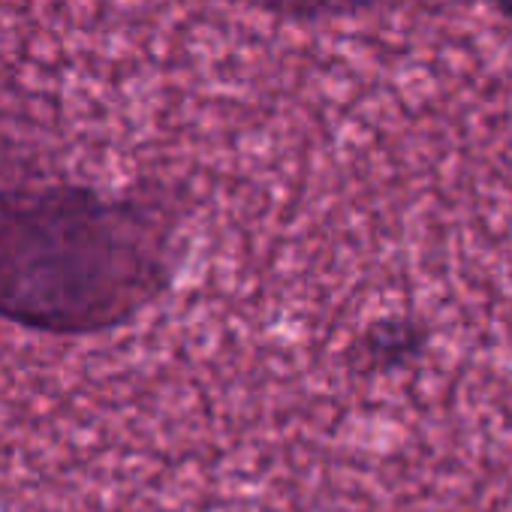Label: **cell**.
<instances>
[{
	"instance_id": "cell-4",
	"label": "cell",
	"mask_w": 512,
	"mask_h": 512,
	"mask_svg": "<svg viewBox=\"0 0 512 512\" xmlns=\"http://www.w3.org/2000/svg\"><path fill=\"white\" fill-rule=\"evenodd\" d=\"M19 157V139L13 133V115L0 109V163H16Z\"/></svg>"
},
{
	"instance_id": "cell-5",
	"label": "cell",
	"mask_w": 512,
	"mask_h": 512,
	"mask_svg": "<svg viewBox=\"0 0 512 512\" xmlns=\"http://www.w3.org/2000/svg\"><path fill=\"white\" fill-rule=\"evenodd\" d=\"M485 7L506 25H512V0H485Z\"/></svg>"
},
{
	"instance_id": "cell-2",
	"label": "cell",
	"mask_w": 512,
	"mask_h": 512,
	"mask_svg": "<svg viewBox=\"0 0 512 512\" xmlns=\"http://www.w3.org/2000/svg\"><path fill=\"white\" fill-rule=\"evenodd\" d=\"M434 341V329L422 314L398 311L365 323V329L347 344L341 362L353 377L377 380L410 371L419 365Z\"/></svg>"
},
{
	"instance_id": "cell-1",
	"label": "cell",
	"mask_w": 512,
	"mask_h": 512,
	"mask_svg": "<svg viewBox=\"0 0 512 512\" xmlns=\"http://www.w3.org/2000/svg\"><path fill=\"white\" fill-rule=\"evenodd\" d=\"M187 214L163 181L0 184V323L61 341L133 326L178 281Z\"/></svg>"
},
{
	"instance_id": "cell-3",
	"label": "cell",
	"mask_w": 512,
	"mask_h": 512,
	"mask_svg": "<svg viewBox=\"0 0 512 512\" xmlns=\"http://www.w3.org/2000/svg\"><path fill=\"white\" fill-rule=\"evenodd\" d=\"M226 4L266 16L272 22H287L299 28L362 22L374 16H392L407 10L413 0H226Z\"/></svg>"
}]
</instances>
